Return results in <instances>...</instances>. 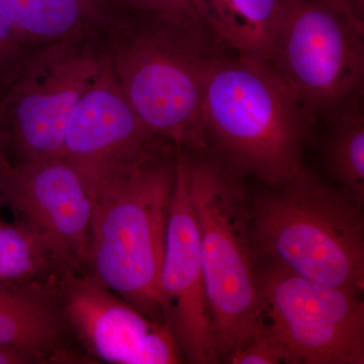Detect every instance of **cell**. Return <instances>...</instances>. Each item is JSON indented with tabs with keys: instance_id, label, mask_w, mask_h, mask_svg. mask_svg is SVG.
<instances>
[{
	"instance_id": "obj_1",
	"label": "cell",
	"mask_w": 364,
	"mask_h": 364,
	"mask_svg": "<svg viewBox=\"0 0 364 364\" xmlns=\"http://www.w3.org/2000/svg\"><path fill=\"white\" fill-rule=\"evenodd\" d=\"M176 177V144L154 136L95 189L88 235L86 272L163 323L159 279Z\"/></svg>"
},
{
	"instance_id": "obj_2",
	"label": "cell",
	"mask_w": 364,
	"mask_h": 364,
	"mask_svg": "<svg viewBox=\"0 0 364 364\" xmlns=\"http://www.w3.org/2000/svg\"><path fill=\"white\" fill-rule=\"evenodd\" d=\"M316 114L267 62L235 53L210 62L203 105L205 150L263 186L305 166Z\"/></svg>"
},
{
	"instance_id": "obj_3",
	"label": "cell",
	"mask_w": 364,
	"mask_h": 364,
	"mask_svg": "<svg viewBox=\"0 0 364 364\" xmlns=\"http://www.w3.org/2000/svg\"><path fill=\"white\" fill-rule=\"evenodd\" d=\"M250 196L257 264L364 293L363 207L304 166Z\"/></svg>"
},
{
	"instance_id": "obj_4",
	"label": "cell",
	"mask_w": 364,
	"mask_h": 364,
	"mask_svg": "<svg viewBox=\"0 0 364 364\" xmlns=\"http://www.w3.org/2000/svg\"><path fill=\"white\" fill-rule=\"evenodd\" d=\"M195 208L208 309L220 361L257 331L260 298L243 178L207 150L179 147Z\"/></svg>"
},
{
	"instance_id": "obj_5",
	"label": "cell",
	"mask_w": 364,
	"mask_h": 364,
	"mask_svg": "<svg viewBox=\"0 0 364 364\" xmlns=\"http://www.w3.org/2000/svg\"><path fill=\"white\" fill-rule=\"evenodd\" d=\"M105 50L124 97L153 135L183 149H205L203 97L219 53L165 21L131 11L109 33Z\"/></svg>"
},
{
	"instance_id": "obj_6",
	"label": "cell",
	"mask_w": 364,
	"mask_h": 364,
	"mask_svg": "<svg viewBox=\"0 0 364 364\" xmlns=\"http://www.w3.org/2000/svg\"><path fill=\"white\" fill-rule=\"evenodd\" d=\"M267 63L317 116L363 90L364 25L340 0H282Z\"/></svg>"
},
{
	"instance_id": "obj_7",
	"label": "cell",
	"mask_w": 364,
	"mask_h": 364,
	"mask_svg": "<svg viewBox=\"0 0 364 364\" xmlns=\"http://www.w3.org/2000/svg\"><path fill=\"white\" fill-rule=\"evenodd\" d=\"M259 327L286 364H363V294L257 264Z\"/></svg>"
},
{
	"instance_id": "obj_8",
	"label": "cell",
	"mask_w": 364,
	"mask_h": 364,
	"mask_svg": "<svg viewBox=\"0 0 364 364\" xmlns=\"http://www.w3.org/2000/svg\"><path fill=\"white\" fill-rule=\"evenodd\" d=\"M105 54L93 42L41 48L0 97V133L9 162L62 156L67 122Z\"/></svg>"
},
{
	"instance_id": "obj_9",
	"label": "cell",
	"mask_w": 364,
	"mask_h": 364,
	"mask_svg": "<svg viewBox=\"0 0 364 364\" xmlns=\"http://www.w3.org/2000/svg\"><path fill=\"white\" fill-rule=\"evenodd\" d=\"M67 327L91 363H186L169 326L144 315L86 272H71L57 284Z\"/></svg>"
},
{
	"instance_id": "obj_10",
	"label": "cell",
	"mask_w": 364,
	"mask_h": 364,
	"mask_svg": "<svg viewBox=\"0 0 364 364\" xmlns=\"http://www.w3.org/2000/svg\"><path fill=\"white\" fill-rule=\"evenodd\" d=\"M1 202L72 267L86 272L93 198L62 157L11 163L0 170Z\"/></svg>"
},
{
	"instance_id": "obj_11",
	"label": "cell",
	"mask_w": 364,
	"mask_h": 364,
	"mask_svg": "<svg viewBox=\"0 0 364 364\" xmlns=\"http://www.w3.org/2000/svg\"><path fill=\"white\" fill-rule=\"evenodd\" d=\"M159 286L165 322L184 359L193 364L219 363L205 293L200 231L178 146Z\"/></svg>"
},
{
	"instance_id": "obj_12",
	"label": "cell",
	"mask_w": 364,
	"mask_h": 364,
	"mask_svg": "<svg viewBox=\"0 0 364 364\" xmlns=\"http://www.w3.org/2000/svg\"><path fill=\"white\" fill-rule=\"evenodd\" d=\"M154 136L124 97L105 53L67 122L61 157L77 170L93 198L102 179Z\"/></svg>"
},
{
	"instance_id": "obj_13",
	"label": "cell",
	"mask_w": 364,
	"mask_h": 364,
	"mask_svg": "<svg viewBox=\"0 0 364 364\" xmlns=\"http://www.w3.org/2000/svg\"><path fill=\"white\" fill-rule=\"evenodd\" d=\"M56 287L0 284V347L28 352L42 364L92 363L71 336Z\"/></svg>"
},
{
	"instance_id": "obj_14",
	"label": "cell",
	"mask_w": 364,
	"mask_h": 364,
	"mask_svg": "<svg viewBox=\"0 0 364 364\" xmlns=\"http://www.w3.org/2000/svg\"><path fill=\"white\" fill-rule=\"evenodd\" d=\"M0 9L38 49L63 42L104 46L128 14L119 0H0Z\"/></svg>"
},
{
	"instance_id": "obj_15",
	"label": "cell",
	"mask_w": 364,
	"mask_h": 364,
	"mask_svg": "<svg viewBox=\"0 0 364 364\" xmlns=\"http://www.w3.org/2000/svg\"><path fill=\"white\" fill-rule=\"evenodd\" d=\"M363 90L322 112L326 134L323 157L334 186L354 203L364 205Z\"/></svg>"
},
{
	"instance_id": "obj_16",
	"label": "cell",
	"mask_w": 364,
	"mask_h": 364,
	"mask_svg": "<svg viewBox=\"0 0 364 364\" xmlns=\"http://www.w3.org/2000/svg\"><path fill=\"white\" fill-rule=\"evenodd\" d=\"M210 23L223 45L267 62L282 0H205Z\"/></svg>"
},
{
	"instance_id": "obj_17",
	"label": "cell",
	"mask_w": 364,
	"mask_h": 364,
	"mask_svg": "<svg viewBox=\"0 0 364 364\" xmlns=\"http://www.w3.org/2000/svg\"><path fill=\"white\" fill-rule=\"evenodd\" d=\"M75 270L23 225L0 222V284L56 287Z\"/></svg>"
},
{
	"instance_id": "obj_18",
	"label": "cell",
	"mask_w": 364,
	"mask_h": 364,
	"mask_svg": "<svg viewBox=\"0 0 364 364\" xmlns=\"http://www.w3.org/2000/svg\"><path fill=\"white\" fill-rule=\"evenodd\" d=\"M134 14L152 16L186 33L208 51L219 53L223 43L215 35L205 0H119Z\"/></svg>"
},
{
	"instance_id": "obj_19",
	"label": "cell",
	"mask_w": 364,
	"mask_h": 364,
	"mask_svg": "<svg viewBox=\"0 0 364 364\" xmlns=\"http://www.w3.org/2000/svg\"><path fill=\"white\" fill-rule=\"evenodd\" d=\"M38 50L0 9V97Z\"/></svg>"
},
{
	"instance_id": "obj_20",
	"label": "cell",
	"mask_w": 364,
	"mask_h": 364,
	"mask_svg": "<svg viewBox=\"0 0 364 364\" xmlns=\"http://www.w3.org/2000/svg\"><path fill=\"white\" fill-rule=\"evenodd\" d=\"M224 363L232 364H282L284 355L267 334L257 330L237 350L232 352Z\"/></svg>"
},
{
	"instance_id": "obj_21",
	"label": "cell",
	"mask_w": 364,
	"mask_h": 364,
	"mask_svg": "<svg viewBox=\"0 0 364 364\" xmlns=\"http://www.w3.org/2000/svg\"><path fill=\"white\" fill-rule=\"evenodd\" d=\"M0 364H42L40 359L18 349L0 347Z\"/></svg>"
},
{
	"instance_id": "obj_22",
	"label": "cell",
	"mask_w": 364,
	"mask_h": 364,
	"mask_svg": "<svg viewBox=\"0 0 364 364\" xmlns=\"http://www.w3.org/2000/svg\"><path fill=\"white\" fill-rule=\"evenodd\" d=\"M349 13L361 25H364V0H340Z\"/></svg>"
},
{
	"instance_id": "obj_23",
	"label": "cell",
	"mask_w": 364,
	"mask_h": 364,
	"mask_svg": "<svg viewBox=\"0 0 364 364\" xmlns=\"http://www.w3.org/2000/svg\"><path fill=\"white\" fill-rule=\"evenodd\" d=\"M9 164H11V162H9V157H7L6 147H4L1 133H0V170L6 168Z\"/></svg>"
},
{
	"instance_id": "obj_24",
	"label": "cell",
	"mask_w": 364,
	"mask_h": 364,
	"mask_svg": "<svg viewBox=\"0 0 364 364\" xmlns=\"http://www.w3.org/2000/svg\"><path fill=\"white\" fill-rule=\"evenodd\" d=\"M0 202H1V195H0Z\"/></svg>"
}]
</instances>
